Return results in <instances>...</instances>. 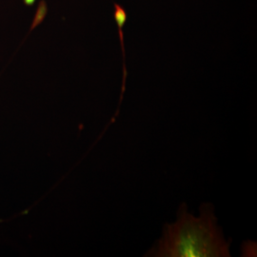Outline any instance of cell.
Segmentation results:
<instances>
[{
  "label": "cell",
  "instance_id": "cell-2",
  "mask_svg": "<svg viewBox=\"0 0 257 257\" xmlns=\"http://www.w3.org/2000/svg\"><path fill=\"white\" fill-rule=\"evenodd\" d=\"M114 19L117 22V26L119 30L120 42H121V48H122V53H123V58H124V74H123V85H122V92H121V96H120V103L122 101L123 94L125 92V84H126V77H127V70H126V65H125V49H124V42H123V32L122 28L124 26L126 19H127V14L126 11L119 4L114 3Z\"/></svg>",
  "mask_w": 257,
  "mask_h": 257
},
{
  "label": "cell",
  "instance_id": "cell-1",
  "mask_svg": "<svg viewBox=\"0 0 257 257\" xmlns=\"http://www.w3.org/2000/svg\"><path fill=\"white\" fill-rule=\"evenodd\" d=\"M230 243L216 225L211 204L201 205L199 217L188 213L182 204L176 222L165 225L162 237L145 256L229 257Z\"/></svg>",
  "mask_w": 257,
  "mask_h": 257
}]
</instances>
